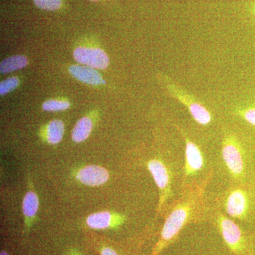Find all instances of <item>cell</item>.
I'll return each instance as SVG.
<instances>
[{"label":"cell","instance_id":"1","mask_svg":"<svg viewBox=\"0 0 255 255\" xmlns=\"http://www.w3.org/2000/svg\"><path fill=\"white\" fill-rule=\"evenodd\" d=\"M73 58L78 63L100 70H105L110 64L107 53L100 48L78 47L74 50Z\"/></svg>","mask_w":255,"mask_h":255},{"label":"cell","instance_id":"2","mask_svg":"<svg viewBox=\"0 0 255 255\" xmlns=\"http://www.w3.org/2000/svg\"><path fill=\"white\" fill-rule=\"evenodd\" d=\"M222 154L223 159L231 174L236 178L241 177L244 173V159L241 148L235 139H228L224 142Z\"/></svg>","mask_w":255,"mask_h":255},{"label":"cell","instance_id":"3","mask_svg":"<svg viewBox=\"0 0 255 255\" xmlns=\"http://www.w3.org/2000/svg\"><path fill=\"white\" fill-rule=\"evenodd\" d=\"M190 209L189 206L180 205L177 206L171 213L165 223L162 231V238L164 241H169L173 238L180 231L184 223L189 218Z\"/></svg>","mask_w":255,"mask_h":255},{"label":"cell","instance_id":"4","mask_svg":"<svg viewBox=\"0 0 255 255\" xmlns=\"http://www.w3.org/2000/svg\"><path fill=\"white\" fill-rule=\"evenodd\" d=\"M226 211L230 216L236 219H243L250 209V199L248 193L243 189L233 191L226 201Z\"/></svg>","mask_w":255,"mask_h":255},{"label":"cell","instance_id":"5","mask_svg":"<svg viewBox=\"0 0 255 255\" xmlns=\"http://www.w3.org/2000/svg\"><path fill=\"white\" fill-rule=\"evenodd\" d=\"M219 223L223 237L228 246L233 251L242 249L244 241L239 226L231 220L223 216H220Z\"/></svg>","mask_w":255,"mask_h":255},{"label":"cell","instance_id":"6","mask_svg":"<svg viewBox=\"0 0 255 255\" xmlns=\"http://www.w3.org/2000/svg\"><path fill=\"white\" fill-rule=\"evenodd\" d=\"M78 179L82 184L95 187L105 184L108 180L109 174L107 169L100 166L89 165L80 169Z\"/></svg>","mask_w":255,"mask_h":255},{"label":"cell","instance_id":"7","mask_svg":"<svg viewBox=\"0 0 255 255\" xmlns=\"http://www.w3.org/2000/svg\"><path fill=\"white\" fill-rule=\"evenodd\" d=\"M204 159L201 150L194 142L187 141L186 145V175H192L204 167Z\"/></svg>","mask_w":255,"mask_h":255},{"label":"cell","instance_id":"8","mask_svg":"<svg viewBox=\"0 0 255 255\" xmlns=\"http://www.w3.org/2000/svg\"><path fill=\"white\" fill-rule=\"evenodd\" d=\"M70 73L79 81L90 85H99L103 83L102 75L95 69L82 65H72Z\"/></svg>","mask_w":255,"mask_h":255},{"label":"cell","instance_id":"9","mask_svg":"<svg viewBox=\"0 0 255 255\" xmlns=\"http://www.w3.org/2000/svg\"><path fill=\"white\" fill-rule=\"evenodd\" d=\"M148 169L159 189L166 190L169 184V175L164 164L157 159H152L149 162Z\"/></svg>","mask_w":255,"mask_h":255},{"label":"cell","instance_id":"10","mask_svg":"<svg viewBox=\"0 0 255 255\" xmlns=\"http://www.w3.org/2000/svg\"><path fill=\"white\" fill-rule=\"evenodd\" d=\"M92 129V122L90 119L85 117L79 120L72 132L73 141L80 142L86 140Z\"/></svg>","mask_w":255,"mask_h":255},{"label":"cell","instance_id":"11","mask_svg":"<svg viewBox=\"0 0 255 255\" xmlns=\"http://www.w3.org/2000/svg\"><path fill=\"white\" fill-rule=\"evenodd\" d=\"M28 60L23 55H15L6 58L0 64V72L2 74L11 73L26 67Z\"/></svg>","mask_w":255,"mask_h":255},{"label":"cell","instance_id":"12","mask_svg":"<svg viewBox=\"0 0 255 255\" xmlns=\"http://www.w3.org/2000/svg\"><path fill=\"white\" fill-rule=\"evenodd\" d=\"M65 127L60 120L50 122L47 128V140L50 144H57L63 138Z\"/></svg>","mask_w":255,"mask_h":255},{"label":"cell","instance_id":"13","mask_svg":"<svg viewBox=\"0 0 255 255\" xmlns=\"http://www.w3.org/2000/svg\"><path fill=\"white\" fill-rule=\"evenodd\" d=\"M112 216L107 211L95 213L90 215L87 219V223L90 228L94 229H105L111 225Z\"/></svg>","mask_w":255,"mask_h":255},{"label":"cell","instance_id":"14","mask_svg":"<svg viewBox=\"0 0 255 255\" xmlns=\"http://www.w3.org/2000/svg\"><path fill=\"white\" fill-rule=\"evenodd\" d=\"M193 118L201 125H207L211 121V116L205 107L197 102H191L188 105Z\"/></svg>","mask_w":255,"mask_h":255},{"label":"cell","instance_id":"15","mask_svg":"<svg viewBox=\"0 0 255 255\" xmlns=\"http://www.w3.org/2000/svg\"><path fill=\"white\" fill-rule=\"evenodd\" d=\"M23 212L28 218L33 217L38 209V196L33 191H28L23 201Z\"/></svg>","mask_w":255,"mask_h":255},{"label":"cell","instance_id":"16","mask_svg":"<svg viewBox=\"0 0 255 255\" xmlns=\"http://www.w3.org/2000/svg\"><path fill=\"white\" fill-rule=\"evenodd\" d=\"M70 103L65 101L48 100L43 103V110L48 112H57V111H63L70 107Z\"/></svg>","mask_w":255,"mask_h":255},{"label":"cell","instance_id":"17","mask_svg":"<svg viewBox=\"0 0 255 255\" xmlns=\"http://www.w3.org/2000/svg\"><path fill=\"white\" fill-rule=\"evenodd\" d=\"M33 2L37 7L48 11L58 9L62 5V0H33Z\"/></svg>","mask_w":255,"mask_h":255},{"label":"cell","instance_id":"18","mask_svg":"<svg viewBox=\"0 0 255 255\" xmlns=\"http://www.w3.org/2000/svg\"><path fill=\"white\" fill-rule=\"evenodd\" d=\"M19 80L16 77L6 79L0 84V95H4L18 87Z\"/></svg>","mask_w":255,"mask_h":255},{"label":"cell","instance_id":"19","mask_svg":"<svg viewBox=\"0 0 255 255\" xmlns=\"http://www.w3.org/2000/svg\"><path fill=\"white\" fill-rule=\"evenodd\" d=\"M243 117L248 123L255 126V108L249 109L243 112Z\"/></svg>","mask_w":255,"mask_h":255},{"label":"cell","instance_id":"20","mask_svg":"<svg viewBox=\"0 0 255 255\" xmlns=\"http://www.w3.org/2000/svg\"><path fill=\"white\" fill-rule=\"evenodd\" d=\"M101 255H118L114 250L111 249V248H104L101 253Z\"/></svg>","mask_w":255,"mask_h":255},{"label":"cell","instance_id":"21","mask_svg":"<svg viewBox=\"0 0 255 255\" xmlns=\"http://www.w3.org/2000/svg\"><path fill=\"white\" fill-rule=\"evenodd\" d=\"M0 255H8L7 253H6V252L1 251V254H0Z\"/></svg>","mask_w":255,"mask_h":255},{"label":"cell","instance_id":"22","mask_svg":"<svg viewBox=\"0 0 255 255\" xmlns=\"http://www.w3.org/2000/svg\"><path fill=\"white\" fill-rule=\"evenodd\" d=\"M253 11H254V14L255 16V4L254 5V7H253Z\"/></svg>","mask_w":255,"mask_h":255},{"label":"cell","instance_id":"23","mask_svg":"<svg viewBox=\"0 0 255 255\" xmlns=\"http://www.w3.org/2000/svg\"><path fill=\"white\" fill-rule=\"evenodd\" d=\"M91 1H98V0H91Z\"/></svg>","mask_w":255,"mask_h":255}]
</instances>
